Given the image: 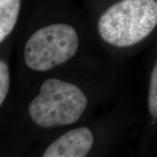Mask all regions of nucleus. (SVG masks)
Masks as SVG:
<instances>
[{
    "label": "nucleus",
    "mask_w": 157,
    "mask_h": 157,
    "mask_svg": "<svg viewBox=\"0 0 157 157\" xmlns=\"http://www.w3.org/2000/svg\"><path fill=\"white\" fill-rule=\"evenodd\" d=\"M156 25V0H121L100 17L98 33L107 44L126 48L147 38Z\"/></svg>",
    "instance_id": "f257e3e1"
},
{
    "label": "nucleus",
    "mask_w": 157,
    "mask_h": 157,
    "mask_svg": "<svg viewBox=\"0 0 157 157\" xmlns=\"http://www.w3.org/2000/svg\"><path fill=\"white\" fill-rule=\"evenodd\" d=\"M87 106V98L76 85L59 78L44 81L38 95L30 103L28 112L34 123L50 128L75 123Z\"/></svg>",
    "instance_id": "f03ea898"
},
{
    "label": "nucleus",
    "mask_w": 157,
    "mask_h": 157,
    "mask_svg": "<svg viewBox=\"0 0 157 157\" xmlns=\"http://www.w3.org/2000/svg\"><path fill=\"white\" fill-rule=\"evenodd\" d=\"M78 49V33L72 25L52 24L29 38L25 47V61L33 71L46 72L70 60Z\"/></svg>",
    "instance_id": "7ed1b4c3"
},
{
    "label": "nucleus",
    "mask_w": 157,
    "mask_h": 157,
    "mask_svg": "<svg viewBox=\"0 0 157 157\" xmlns=\"http://www.w3.org/2000/svg\"><path fill=\"white\" fill-rule=\"evenodd\" d=\"M94 145V135L88 128L70 130L45 149L42 157H86Z\"/></svg>",
    "instance_id": "20e7f679"
},
{
    "label": "nucleus",
    "mask_w": 157,
    "mask_h": 157,
    "mask_svg": "<svg viewBox=\"0 0 157 157\" xmlns=\"http://www.w3.org/2000/svg\"><path fill=\"white\" fill-rule=\"evenodd\" d=\"M21 7L20 0H0V43L11 33Z\"/></svg>",
    "instance_id": "39448f33"
},
{
    "label": "nucleus",
    "mask_w": 157,
    "mask_h": 157,
    "mask_svg": "<svg viewBox=\"0 0 157 157\" xmlns=\"http://www.w3.org/2000/svg\"><path fill=\"white\" fill-rule=\"evenodd\" d=\"M147 106L150 114L154 118L157 119V61L153 67L150 76Z\"/></svg>",
    "instance_id": "423d86ee"
},
{
    "label": "nucleus",
    "mask_w": 157,
    "mask_h": 157,
    "mask_svg": "<svg viewBox=\"0 0 157 157\" xmlns=\"http://www.w3.org/2000/svg\"><path fill=\"white\" fill-rule=\"evenodd\" d=\"M10 87V73L6 61L0 59V107L6 100Z\"/></svg>",
    "instance_id": "0eeeda50"
}]
</instances>
